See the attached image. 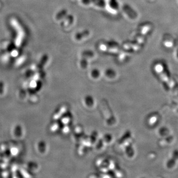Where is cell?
Wrapping results in <instances>:
<instances>
[{
	"mask_svg": "<svg viewBox=\"0 0 178 178\" xmlns=\"http://www.w3.org/2000/svg\"><path fill=\"white\" fill-rule=\"evenodd\" d=\"M156 72L160 75L159 76H160L162 79L166 83V84H167V86L178 95V84L168 75L164 71L163 66L161 65H157L156 66Z\"/></svg>",
	"mask_w": 178,
	"mask_h": 178,
	"instance_id": "6da1fadb",
	"label": "cell"
},
{
	"mask_svg": "<svg viewBox=\"0 0 178 178\" xmlns=\"http://www.w3.org/2000/svg\"><path fill=\"white\" fill-rule=\"evenodd\" d=\"M178 160V149L174 150L172 153V156L170 159L167 161L166 166L169 169H172L175 166Z\"/></svg>",
	"mask_w": 178,
	"mask_h": 178,
	"instance_id": "7a4b0ae2",
	"label": "cell"
},
{
	"mask_svg": "<svg viewBox=\"0 0 178 178\" xmlns=\"http://www.w3.org/2000/svg\"><path fill=\"white\" fill-rule=\"evenodd\" d=\"M124 10L131 18H133L136 17V14L128 6L126 5L124 6Z\"/></svg>",
	"mask_w": 178,
	"mask_h": 178,
	"instance_id": "3957f363",
	"label": "cell"
},
{
	"mask_svg": "<svg viewBox=\"0 0 178 178\" xmlns=\"http://www.w3.org/2000/svg\"><path fill=\"white\" fill-rule=\"evenodd\" d=\"M89 32L88 31H85L82 33H79L76 35V38L78 40H80L83 38H85V37H87L89 35Z\"/></svg>",
	"mask_w": 178,
	"mask_h": 178,
	"instance_id": "277c9868",
	"label": "cell"
},
{
	"mask_svg": "<svg viewBox=\"0 0 178 178\" xmlns=\"http://www.w3.org/2000/svg\"><path fill=\"white\" fill-rule=\"evenodd\" d=\"M160 133L161 135H167L169 134V130L166 128H162L160 130Z\"/></svg>",
	"mask_w": 178,
	"mask_h": 178,
	"instance_id": "5b68a950",
	"label": "cell"
},
{
	"mask_svg": "<svg viewBox=\"0 0 178 178\" xmlns=\"http://www.w3.org/2000/svg\"><path fill=\"white\" fill-rule=\"evenodd\" d=\"M98 74H99L98 71L94 70L93 71V75L94 77H97V76H99V75H97Z\"/></svg>",
	"mask_w": 178,
	"mask_h": 178,
	"instance_id": "8992f818",
	"label": "cell"
},
{
	"mask_svg": "<svg viewBox=\"0 0 178 178\" xmlns=\"http://www.w3.org/2000/svg\"><path fill=\"white\" fill-rule=\"evenodd\" d=\"M83 54L84 56H90V57H91V56H93L92 53L91 52H85L83 53Z\"/></svg>",
	"mask_w": 178,
	"mask_h": 178,
	"instance_id": "52a82bcc",
	"label": "cell"
},
{
	"mask_svg": "<svg viewBox=\"0 0 178 178\" xmlns=\"http://www.w3.org/2000/svg\"></svg>",
	"mask_w": 178,
	"mask_h": 178,
	"instance_id": "ba28073f",
	"label": "cell"
}]
</instances>
